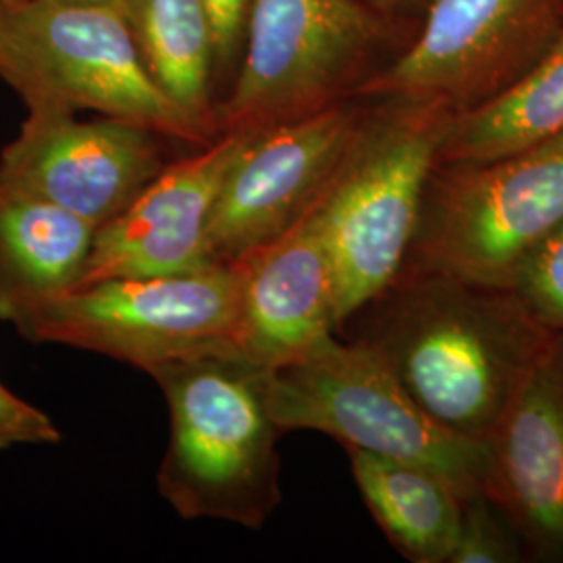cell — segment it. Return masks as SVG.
<instances>
[{"mask_svg":"<svg viewBox=\"0 0 563 563\" xmlns=\"http://www.w3.org/2000/svg\"><path fill=\"white\" fill-rule=\"evenodd\" d=\"M351 322L426 413L484 444L555 336L507 286L420 269H399Z\"/></svg>","mask_w":563,"mask_h":563,"instance_id":"obj_1","label":"cell"},{"mask_svg":"<svg viewBox=\"0 0 563 563\" xmlns=\"http://www.w3.org/2000/svg\"><path fill=\"white\" fill-rule=\"evenodd\" d=\"M563 134V32L501 95L457 113L439 163L490 162Z\"/></svg>","mask_w":563,"mask_h":563,"instance_id":"obj_18","label":"cell"},{"mask_svg":"<svg viewBox=\"0 0 563 563\" xmlns=\"http://www.w3.org/2000/svg\"><path fill=\"white\" fill-rule=\"evenodd\" d=\"M363 504L384 537L413 563H449L462 520L463 495L443 474L346 446Z\"/></svg>","mask_w":563,"mask_h":563,"instance_id":"obj_16","label":"cell"},{"mask_svg":"<svg viewBox=\"0 0 563 563\" xmlns=\"http://www.w3.org/2000/svg\"><path fill=\"white\" fill-rule=\"evenodd\" d=\"M159 139L132 121L78 120L74 111L27 109L20 134L0 153V181L99 230L162 174L167 163Z\"/></svg>","mask_w":563,"mask_h":563,"instance_id":"obj_11","label":"cell"},{"mask_svg":"<svg viewBox=\"0 0 563 563\" xmlns=\"http://www.w3.org/2000/svg\"><path fill=\"white\" fill-rule=\"evenodd\" d=\"M267 399L284 432H322L346 449L422 463L463 497L486 490L488 449L444 428L367 344L332 336L299 362L267 372Z\"/></svg>","mask_w":563,"mask_h":563,"instance_id":"obj_5","label":"cell"},{"mask_svg":"<svg viewBox=\"0 0 563 563\" xmlns=\"http://www.w3.org/2000/svg\"><path fill=\"white\" fill-rule=\"evenodd\" d=\"M236 265L241 297L234 351L246 362L278 369L336 336L334 265L311 209Z\"/></svg>","mask_w":563,"mask_h":563,"instance_id":"obj_13","label":"cell"},{"mask_svg":"<svg viewBox=\"0 0 563 563\" xmlns=\"http://www.w3.org/2000/svg\"><path fill=\"white\" fill-rule=\"evenodd\" d=\"M95 228L53 202L0 181V322L76 288Z\"/></svg>","mask_w":563,"mask_h":563,"instance_id":"obj_15","label":"cell"},{"mask_svg":"<svg viewBox=\"0 0 563 563\" xmlns=\"http://www.w3.org/2000/svg\"><path fill=\"white\" fill-rule=\"evenodd\" d=\"M486 449V493L518 532L526 560L563 563V332Z\"/></svg>","mask_w":563,"mask_h":563,"instance_id":"obj_14","label":"cell"},{"mask_svg":"<svg viewBox=\"0 0 563 563\" xmlns=\"http://www.w3.org/2000/svg\"><path fill=\"white\" fill-rule=\"evenodd\" d=\"M522 541L486 490L463 497L462 520L449 563H518Z\"/></svg>","mask_w":563,"mask_h":563,"instance_id":"obj_20","label":"cell"},{"mask_svg":"<svg viewBox=\"0 0 563 563\" xmlns=\"http://www.w3.org/2000/svg\"><path fill=\"white\" fill-rule=\"evenodd\" d=\"M563 222V134L490 162L439 163L401 269L509 286L523 255Z\"/></svg>","mask_w":563,"mask_h":563,"instance_id":"obj_6","label":"cell"},{"mask_svg":"<svg viewBox=\"0 0 563 563\" xmlns=\"http://www.w3.org/2000/svg\"><path fill=\"white\" fill-rule=\"evenodd\" d=\"M365 7L374 9L376 13H386V11H393V9H399L405 2L409 0H360Z\"/></svg>","mask_w":563,"mask_h":563,"instance_id":"obj_23","label":"cell"},{"mask_svg":"<svg viewBox=\"0 0 563 563\" xmlns=\"http://www.w3.org/2000/svg\"><path fill=\"white\" fill-rule=\"evenodd\" d=\"M148 376L169 409V443L157 486L184 520L260 530L282 501L280 428L267 399V369L236 351H207Z\"/></svg>","mask_w":563,"mask_h":563,"instance_id":"obj_2","label":"cell"},{"mask_svg":"<svg viewBox=\"0 0 563 563\" xmlns=\"http://www.w3.org/2000/svg\"><path fill=\"white\" fill-rule=\"evenodd\" d=\"M13 2H21V0H0V4H13Z\"/></svg>","mask_w":563,"mask_h":563,"instance_id":"obj_25","label":"cell"},{"mask_svg":"<svg viewBox=\"0 0 563 563\" xmlns=\"http://www.w3.org/2000/svg\"><path fill=\"white\" fill-rule=\"evenodd\" d=\"M63 2H101V4H113L121 9V0H63Z\"/></svg>","mask_w":563,"mask_h":563,"instance_id":"obj_24","label":"cell"},{"mask_svg":"<svg viewBox=\"0 0 563 563\" xmlns=\"http://www.w3.org/2000/svg\"><path fill=\"white\" fill-rule=\"evenodd\" d=\"M563 32V0H432L418 38L355 99H426L462 113L495 99Z\"/></svg>","mask_w":563,"mask_h":563,"instance_id":"obj_9","label":"cell"},{"mask_svg":"<svg viewBox=\"0 0 563 563\" xmlns=\"http://www.w3.org/2000/svg\"><path fill=\"white\" fill-rule=\"evenodd\" d=\"M365 101L355 139L311 207L334 265L339 330L399 274L457 115L426 99Z\"/></svg>","mask_w":563,"mask_h":563,"instance_id":"obj_3","label":"cell"},{"mask_svg":"<svg viewBox=\"0 0 563 563\" xmlns=\"http://www.w3.org/2000/svg\"><path fill=\"white\" fill-rule=\"evenodd\" d=\"M386 25L360 0H253L218 130L257 132L355 99Z\"/></svg>","mask_w":563,"mask_h":563,"instance_id":"obj_8","label":"cell"},{"mask_svg":"<svg viewBox=\"0 0 563 563\" xmlns=\"http://www.w3.org/2000/svg\"><path fill=\"white\" fill-rule=\"evenodd\" d=\"M0 78L27 109L97 111L144 125L163 139L201 146L211 142L151 76L128 21L113 4H0Z\"/></svg>","mask_w":563,"mask_h":563,"instance_id":"obj_4","label":"cell"},{"mask_svg":"<svg viewBox=\"0 0 563 563\" xmlns=\"http://www.w3.org/2000/svg\"><path fill=\"white\" fill-rule=\"evenodd\" d=\"M249 132H225L201 153L167 163L132 205L95 232L78 286L107 278L176 276L218 263L209 223L228 169Z\"/></svg>","mask_w":563,"mask_h":563,"instance_id":"obj_12","label":"cell"},{"mask_svg":"<svg viewBox=\"0 0 563 563\" xmlns=\"http://www.w3.org/2000/svg\"><path fill=\"white\" fill-rule=\"evenodd\" d=\"M236 263L176 276L107 278L36 302L13 328L25 341L99 353L151 374L207 351H234Z\"/></svg>","mask_w":563,"mask_h":563,"instance_id":"obj_7","label":"cell"},{"mask_svg":"<svg viewBox=\"0 0 563 563\" xmlns=\"http://www.w3.org/2000/svg\"><path fill=\"white\" fill-rule=\"evenodd\" d=\"M213 27L218 78L236 74L253 0H202Z\"/></svg>","mask_w":563,"mask_h":563,"instance_id":"obj_22","label":"cell"},{"mask_svg":"<svg viewBox=\"0 0 563 563\" xmlns=\"http://www.w3.org/2000/svg\"><path fill=\"white\" fill-rule=\"evenodd\" d=\"M365 111V99H346L307 118L249 132L213 207L211 260L241 262L299 222L336 172Z\"/></svg>","mask_w":563,"mask_h":563,"instance_id":"obj_10","label":"cell"},{"mask_svg":"<svg viewBox=\"0 0 563 563\" xmlns=\"http://www.w3.org/2000/svg\"><path fill=\"white\" fill-rule=\"evenodd\" d=\"M121 13L167 99L218 139L216 42L202 0H121Z\"/></svg>","mask_w":563,"mask_h":563,"instance_id":"obj_17","label":"cell"},{"mask_svg":"<svg viewBox=\"0 0 563 563\" xmlns=\"http://www.w3.org/2000/svg\"><path fill=\"white\" fill-rule=\"evenodd\" d=\"M60 439L59 428L42 409L23 401L0 383V451L27 444H57Z\"/></svg>","mask_w":563,"mask_h":563,"instance_id":"obj_21","label":"cell"},{"mask_svg":"<svg viewBox=\"0 0 563 563\" xmlns=\"http://www.w3.org/2000/svg\"><path fill=\"white\" fill-rule=\"evenodd\" d=\"M507 288L537 322L553 334L563 332V222L523 255Z\"/></svg>","mask_w":563,"mask_h":563,"instance_id":"obj_19","label":"cell"}]
</instances>
